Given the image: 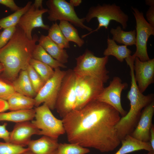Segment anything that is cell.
Returning a JSON list of instances; mask_svg holds the SVG:
<instances>
[{"label": "cell", "instance_id": "33", "mask_svg": "<svg viewBox=\"0 0 154 154\" xmlns=\"http://www.w3.org/2000/svg\"><path fill=\"white\" fill-rule=\"evenodd\" d=\"M15 92L12 84L0 78V98L7 101Z\"/></svg>", "mask_w": 154, "mask_h": 154}, {"label": "cell", "instance_id": "25", "mask_svg": "<svg viewBox=\"0 0 154 154\" xmlns=\"http://www.w3.org/2000/svg\"><path fill=\"white\" fill-rule=\"evenodd\" d=\"M32 58L50 66L53 69L65 68L66 66L53 58L39 44H36L32 52Z\"/></svg>", "mask_w": 154, "mask_h": 154}, {"label": "cell", "instance_id": "23", "mask_svg": "<svg viewBox=\"0 0 154 154\" xmlns=\"http://www.w3.org/2000/svg\"><path fill=\"white\" fill-rule=\"evenodd\" d=\"M35 115V109L27 110L10 111L0 113V121H7L16 123L32 121Z\"/></svg>", "mask_w": 154, "mask_h": 154}, {"label": "cell", "instance_id": "34", "mask_svg": "<svg viewBox=\"0 0 154 154\" xmlns=\"http://www.w3.org/2000/svg\"><path fill=\"white\" fill-rule=\"evenodd\" d=\"M16 26L4 29L0 34V49L5 46L12 37L16 29Z\"/></svg>", "mask_w": 154, "mask_h": 154}, {"label": "cell", "instance_id": "27", "mask_svg": "<svg viewBox=\"0 0 154 154\" xmlns=\"http://www.w3.org/2000/svg\"><path fill=\"white\" fill-rule=\"evenodd\" d=\"M32 4L28 1L23 7L15 11L13 14L0 19V27L3 29L16 26L21 17L28 11Z\"/></svg>", "mask_w": 154, "mask_h": 154}, {"label": "cell", "instance_id": "42", "mask_svg": "<svg viewBox=\"0 0 154 154\" xmlns=\"http://www.w3.org/2000/svg\"><path fill=\"white\" fill-rule=\"evenodd\" d=\"M145 2L146 4L149 6L150 7L154 6V0H146Z\"/></svg>", "mask_w": 154, "mask_h": 154}, {"label": "cell", "instance_id": "4", "mask_svg": "<svg viewBox=\"0 0 154 154\" xmlns=\"http://www.w3.org/2000/svg\"><path fill=\"white\" fill-rule=\"evenodd\" d=\"M94 18L97 19L98 22V27L89 33L82 35L83 38L97 31L100 28L104 27L108 29L110 21H115L122 25V28L125 29L127 27L129 17L121 9V7L115 4H112L104 3L102 5L98 4L91 7L84 17L85 21L89 22Z\"/></svg>", "mask_w": 154, "mask_h": 154}, {"label": "cell", "instance_id": "15", "mask_svg": "<svg viewBox=\"0 0 154 154\" xmlns=\"http://www.w3.org/2000/svg\"><path fill=\"white\" fill-rule=\"evenodd\" d=\"M39 130L29 121L16 123L10 132L9 142L21 147L27 146L34 135H39Z\"/></svg>", "mask_w": 154, "mask_h": 154}, {"label": "cell", "instance_id": "16", "mask_svg": "<svg viewBox=\"0 0 154 154\" xmlns=\"http://www.w3.org/2000/svg\"><path fill=\"white\" fill-rule=\"evenodd\" d=\"M154 113V101L144 108L137 125L130 135L142 141L149 142Z\"/></svg>", "mask_w": 154, "mask_h": 154}, {"label": "cell", "instance_id": "30", "mask_svg": "<svg viewBox=\"0 0 154 154\" xmlns=\"http://www.w3.org/2000/svg\"><path fill=\"white\" fill-rule=\"evenodd\" d=\"M57 154H86L90 152L88 148L73 143H59Z\"/></svg>", "mask_w": 154, "mask_h": 154}, {"label": "cell", "instance_id": "22", "mask_svg": "<svg viewBox=\"0 0 154 154\" xmlns=\"http://www.w3.org/2000/svg\"><path fill=\"white\" fill-rule=\"evenodd\" d=\"M107 47L104 50L103 54L104 56L112 55L115 56L121 62L124 59L128 58L131 55V51L125 45L117 44L112 39L108 36L107 39Z\"/></svg>", "mask_w": 154, "mask_h": 154}, {"label": "cell", "instance_id": "32", "mask_svg": "<svg viewBox=\"0 0 154 154\" xmlns=\"http://www.w3.org/2000/svg\"><path fill=\"white\" fill-rule=\"evenodd\" d=\"M26 70L32 86L37 94L45 82L30 64L27 67Z\"/></svg>", "mask_w": 154, "mask_h": 154}, {"label": "cell", "instance_id": "41", "mask_svg": "<svg viewBox=\"0 0 154 154\" xmlns=\"http://www.w3.org/2000/svg\"><path fill=\"white\" fill-rule=\"evenodd\" d=\"M82 2L81 0H70L69 3L74 7L79 6Z\"/></svg>", "mask_w": 154, "mask_h": 154}, {"label": "cell", "instance_id": "40", "mask_svg": "<svg viewBox=\"0 0 154 154\" xmlns=\"http://www.w3.org/2000/svg\"><path fill=\"white\" fill-rule=\"evenodd\" d=\"M42 0H36L33 4L36 7L39 9H42Z\"/></svg>", "mask_w": 154, "mask_h": 154}, {"label": "cell", "instance_id": "39", "mask_svg": "<svg viewBox=\"0 0 154 154\" xmlns=\"http://www.w3.org/2000/svg\"><path fill=\"white\" fill-rule=\"evenodd\" d=\"M149 142L152 149L154 150V128L153 125L150 130Z\"/></svg>", "mask_w": 154, "mask_h": 154}, {"label": "cell", "instance_id": "35", "mask_svg": "<svg viewBox=\"0 0 154 154\" xmlns=\"http://www.w3.org/2000/svg\"><path fill=\"white\" fill-rule=\"evenodd\" d=\"M7 125L6 123L0 125V139L5 142H9L10 132L6 128Z\"/></svg>", "mask_w": 154, "mask_h": 154}, {"label": "cell", "instance_id": "14", "mask_svg": "<svg viewBox=\"0 0 154 154\" xmlns=\"http://www.w3.org/2000/svg\"><path fill=\"white\" fill-rule=\"evenodd\" d=\"M133 70L138 88L143 93L154 82V59L143 62L136 57L134 62Z\"/></svg>", "mask_w": 154, "mask_h": 154}, {"label": "cell", "instance_id": "5", "mask_svg": "<svg viewBox=\"0 0 154 154\" xmlns=\"http://www.w3.org/2000/svg\"><path fill=\"white\" fill-rule=\"evenodd\" d=\"M108 58V56L97 57L86 49L82 54L75 58L76 64L73 70L76 74L92 76L105 83L109 78V72L106 67Z\"/></svg>", "mask_w": 154, "mask_h": 154}, {"label": "cell", "instance_id": "19", "mask_svg": "<svg viewBox=\"0 0 154 154\" xmlns=\"http://www.w3.org/2000/svg\"><path fill=\"white\" fill-rule=\"evenodd\" d=\"M122 145L114 154H127L134 151L144 150L148 151H154L149 142L138 140L130 135H127L121 141Z\"/></svg>", "mask_w": 154, "mask_h": 154}, {"label": "cell", "instance_id": "43", "mask_svg": "<svg viewBox=\"0 0 154 154\" xmlns=\"http://www.w3.org/2000/svg\"><path fill=\"white\" fill-rule=\"evenodd\" d=\"M23 154H34L32 153L31 152H30L29 151L26 153H24ZM57 154V149L55 151H54V152H52V153H50V154Z\"/></svg>", "mask_w": 154, "mask_h": 154}, {"label": "cell", "instance_id": "1", "mask_svg": "<svg viewBox=\"0 0 154 154\" xmlns=\"http://www.w3.org/2000/svg\"><path fill=\"white\" fill-rule=\"evenodd\" d=\"M120 118L112 107L95 100L62 120L70 143L105 153L114 151L121 143L115 128Z\"/></svg>", "mask_w": 154, "mask_h": 154}, {"label": "cell", "instance_id": "24", "mask_svg": "<svg viewBox=\"0 0 154 154\" xmlns=\"http://www.w3.org/2000/svg\"><path fill=\"white\" fill-rule=\"evenodd\" d=\"M110 33L113 35L112 39L115 42L127 46L136 44L135 29L125 31L123 30L120 26H118L116 29L112 28Z\"/></svg>", "mask_w": 154, "mask_h": 154}, {"label": "cell", "instance_id": "44", "mask_svg": "<svg viewBox=\"0 0 154 154\" xmlns=\"http://www.w3.org/2000/svg\"><path fill=\"white\" fill-rule=\"evenodd\" d=\"M4 70V68L3 65L0 62V73L3 72Z\"/></svg>", "mask_w": 154, "mask_h": 154}, {"label": "cell", "instance_id": "11", "mask_svg": "<svg viewBox=\"0 0 154 154\" xmlns=\"http://www.w3.org/2000/svg\"><path fill=\"white\" fill-rule=\"evenodd\" d=\"M54 70L53 76L45 83L34 98L36 107L44 103L50 110L55 109L58 94L66 71L61 70L60 68L54 69Z\"/></svg>", "mask_w": 154, "mask_h": 154}, {"label": "cell", "instance_id": "31", "mask_svg": "<svg viewBox=\"0 0 154 154\" xmlns=\"http://www.w3.org/2000/svg\"><path fill=\"white\" fill-rule=\"evenodd\" d=\"M29 151L25 148L9 142L0 141V154H23Z\"/></svg>", "mask_w": 154, "mask_h": 154}, {"label": "cell", "instance_id": "45", "mask_svg": "<svg viewBox=\"0 0 154 154\" xmlns=\"http://www.w3.org/2000/svg\"><path fill=\"white\" fill-rule=\"evenodd\" d=\"M143 154H154V151H148V152L147 153Z\"/></svg>", "mask_w": 154, "mask_h": 154}, {"label": "cell", "instance_id": "46", "mask_svg": "<svg viewBox=\"0 0 154 154\" xmlns=\"http://www.w3.org/2000/svg\"><path fill=\"white\" fill-rule=\"evenodd\" d=\"M1 32H0V34H1Z\"/></svg>", "mask_w": 154, "mask_h": 154}, {"label": "cell", "instance_id": "17", "mask_svg": "<svg viewBox=\"0 0 154 154\" xmlns=\"http://www.w3.org/2000/svg\"><path fill=\"white\" fill-rule=\"evenodd\" d=\"M59 143L57 139L43 135L35 140H31L28 144L29 151L34 154H49L56 151Z\"/></svg>", "mask_w": 154, "mask_h": 154}, {"label": "cell", "instance_id": "21", "mask_svg": "<svg viewBox=\"0 0 154 154\" xmlns=\"http://www.w3.org/2000/svg\"><path fill=\"white\" fill-rule=\"evenodd\" d=\"M10 111L27 110L33 109L35 106L34 98L15 92L7 101Z\"/></svg>", "mask_w": 154, "mask_h": 154}, {"label": "cell", "instance_id": "28", "mask_svg": "<svg viewBox=\"0 0 154 154\" xmlns=\"http://www.w3.org/2000/svg\"><path fill=\"white\" fill-rule=\"evenodd\" d=\"M48 31V36L60 47L63 49L70 47L69 42L65 38L56 22L52 24Z\"/></svg>", "mask_w": 154, "mask_h": 154}, {"label": "cell", "instance_id": "38", "mask_svg": "<svg viewBox=\"0 0 154 154\" xmlns=\"http://www.w3.org/2000/svg\"><path fill=\"white\" fill-rule=\"evenodd\" d=\"M9 110L7 101L0 98V113L4 112Z\"/></svg>", "mask_w": 154, "mask_h": 154}, {"label": "cell", "instance_id": "26", "mask_svg": "<svg viewBox=\"0 0 154 154\" xmlns=\"http://www.w3.org/2000/svg\"><path fill=\"white\" fill-rule=\"evenodd\" d=\"M58 25L68 41L75 43L79 47L84 44V40L80 37L77 30L72 24L67 21H60Z\"/></svg>", "mask_w": 154, "mask_h": 154}, {"label": "cell", "instance_id": "7", "mask_svg": "<svg viewBox=\"0 0 154 154\" xmlns=\"http://www.w3.org/2000/svg\"><path fill=\"white\" fill-rule=\"evenodd\" d=\"M35 119L31 122L40 131L39 135L55 139L65 133L62 120L56 118L45 103L36 107Z\"/></svg>", "mask_w": 154, "mask_h": 154}, {"label": "cell", "instance_id": "6", "mask_svg": "<svg viewBox=\"0 0 154 154\" xmlns=\"http://www.w3.org/2000/svg\"><path fill=\"white\" fill-rule=\"evenodd\" d=\"M75 74L76 101L74 110H76L96 100L104 88V83L92 76Z\"/></svg>", "mask_w": 154, "mask_h": 154}, {"label": "cell", "instance_id": "36", "mask_svg": "<svg viewBox=\"0 0 154 154\" xmlns=\"http://www.w3.org/2000/svg\"><path fill=\"white\" fill-rule=\"evenodd\" d=\"M0 4L5 6L12 11H15L21 8L16 5L13 0H0Z\"/></svg>", "mask_w": 154, "mask_h": 154}, {"label": "cell", "instance_id": "37", "mask_svg": "<svg viewBox=\"0 0 154 154\" xmlns=\"http://www.w3.org/2000/svg\"><path fill=\"white\" fill-rule=\"evenodd\" d=\"M148 23L154 27V6L150 7L146 13Z\"/></svg>", "mask_w": 154, "mask_h": 154}, {"label": "cell", "instance_id": "18", "mask_svg": "<svg viewBox=\"0 0 154 154\" xmlns=\"http://www.w3.org/2000/svg\"><path fill=\"white\" fill-rule=\"evenodd\" d=\"M38 42V44L54 59L63 64L68 62L69 56L66 50L60 47L48 35H41Z\"/></svg>", "mask_w": 154, "mask_h": 154}, {"label": "cell", "instance_id": "8", "mask_svg": "<svg viewBox=\"0 0 154 154\" xmlns=\"http://www.w3.org/2000/svg\"><path fill=\"white\" fill-rule=\"evenodd\" d=\"M48 19L52 22L64 21L74 26L91 32L92 28L84 24V17L80 18L75 12L74 7L65 0H48L46 1Z\"/></svg>", "mask_w": 154, "mask_h": 154}, {"label": "cell", "instance_id": "2", "mask_svg": "<svg viewBox=\"0 0 154 154\" xmlns=\"http://www.w3.org/2000/svg\"><path fill=\"white\" fill-rule=\"evenodd\" d=\"M38 39L36 34L33 36L32 39H29L16 26L11 38L0 49V62L4 67L3 74L5 78L13 81L21 71L26 70Z\"/></svg>", "mask_w": 154, "mask_h": 154}, {"label": "cell", "instance_id": "12", "mask_svg": "<svg viewBox=\"0 0 154 154\" xmlns=\"http://www.w3.org/2000/svg\"><path fill=\"white\" fill-rule=\"evenodd\" d=\"M127 87V83L122 82L119 77H114L109 85L104 88L96 100L110 105L117 110L122 117L124 116L127 112L122 107L121 95L122 90Z\"/></svg>", "mask_w": 154, "mask_h": 154}, {"label": "cell", "instance_id": "20", "mask_svg": "<svg viewBox=\"0 0 154 154\" xmlns=\"http://www.w3.org/2000/svg\"><path fill=\"white\" fill-rule=\"evenodd\" d=\"M15 92L34 98L37 95L32 86L26 70L20 71L12 83Z\"/></svg>", "mask_w": 154, "mask_h": 154}, {"label": "cell", "instance_id": "9", "mask_svg": "<svg viewBox=\"0 0 154 154\" xmlns=\"http://www.w3.org/2000/svg\"><path fill=\"white\" fill-rule=\"evenodd\" d=\"M75 75L73 70L66 71L61 83L55 108L63 118L74 109L76 101L75 91Z\"/></svg>", "mask_w": 154, "mask_h": 154}, {"label": "cell", "instance_id": "13", "mask_svg": "<svg viewBox=\"0 0 154 154\" xmlns=\"http://www.w3.org/2000/svg\"><path fill=\"white\" fill-rule=\"evenodd\" d=\"M48 11L47 9H39L33 4L28 11L21 17L17 26L25 33L27 37L32 39V32L36 28L48 30L50 27L45 24L42 19L43 15Z\"/></svg>", "mask_w": 154, "mask_h": 154}, {"label": "cell", "instance_id": "29", "mask_svg": "<svg viewBox=\"0 0 154 154\" xmlns=\"http://www.w3.org/2000/svg\"><path fill=\"white\" fill-rule=\"evenodd\" d=\"M30 64L45 83L53 75L54 70L48 65L32 58Z\"/></svg>", "mask_w": 154, "mask_h": 154}, {"label": "cell", "instance_id": "3", "mask_svg": "<svg viewBox=\"0 0 154 154\" xmlns=\"http://www.w3.org/2000/svg\"><path fill=\"white\" fill-rule=\"evenodd\" d=\"M133 64L132 62L127 64L130 68L131 77L130 88L127 95L130 102V108L125 116L121 117L115 126L121 139L131 134L137 125L142 109L154 101L153 94L145 95L139 91L135 78Z\"/></svg>", "mask_w": 154, "mask_h": 154}, {"label": "cell", "instance_id": "10", "mask_svg": "<svg viewBox=\"0 0 154 154\" xmlns=\"http://www.w3.org/2000/svg\"><path fill=\"white\" fill-rule=\"evenodd\" d=\"M131 9L136 23V50L131 57L134 59L137 57L141 61H147L150 59L147 52V42L151 35H154V27L146 21L142 12L133 7Z\"/></svg>", "mask_w": 154, "mask_h": 154}]
</instances>
